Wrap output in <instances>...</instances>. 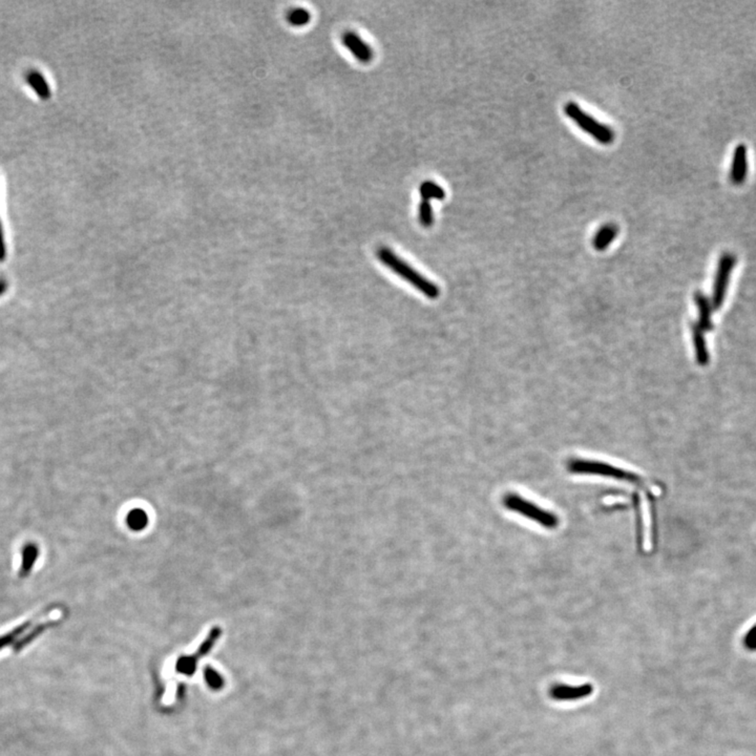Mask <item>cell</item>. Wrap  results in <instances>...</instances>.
<instances>
[{
	"label": "cell",
	"instance_id": "6da1fadb",
	"mask_svg": "<svg viewBox=\"0 0 756 756\" xmlns=\"http://www.w3.org/2000/svg\"><path fill=\"white\" fill-rule=\"evenodd\" d=\"M377 256L380 263L384 264L386 267L390 268L394 274L399 275L402 279L408 282L415 289L426 295L431 299H437L440 294L439 288L437 285L426 279L424 275L416 272L408 263L400 259L393 250L388 247L378 248Z\"/></svg>",
	"mask_w": 756,
	"mask_h": 756
},
{
	"label": "cell",
	"instance_id": "277c9868",
	"mask_svg": "<svg viewBox=\"0 0 756 756\" xmlns=\"http://www.w3.org/2000/svg\"><path fill=\"white\" fill-rule=\"evenodd\" d=\"M568 469L572 473L576 474L604 476V477L615 478V479L624 480V482L636 483V484L640 485L644 483L639 476L632 473V472H627L625 469H619V467H612V465L607 464H602V462H590V460L582 459L572 460L568 464Z\"/></svg>",
	"mask_w": 756,
	"mask_h": 756
},
{
	"label": "cell",
	"instance_id": "8fae6325",
	"mask_svg": "<svg viewBox=\"0 0 756 756\" xmlns=\"http://www.w3.org/2000/svg\"><path fill=\"white\" fill-rule=\"evenodd\" d=\"M26 81H28L29 86L32 87L33 91L37 94L38 97L41 98V99L48 100L52 95V91H51V87L49 86V82L46 81V78L40 71H35V69L29 71L26 74Z\"/></svg>",
	"mask_w": 756,
	"mask_h": 756
},
{
	"label": "cell",
	"instance_id": "d6986e66",
	"mask_svg": "<svg viewBox=\"0 0 756 756\" xmlns=\"http://www.w3.org/2000/svg\"><path fill=\"white\" fill-rule=\"evenodd\" d=\"M745 645H746V647L749 648V650H756V626L751 628V630H749L748 634H747V636L745 637Z\"/></svg>",
	"mask_w": 756,
	"mask_h": 756
},
{
	"label": "cell",
	"instance_id": "4fadbf2b",
	"mask_svg": "<svg viewBox=\"0 0 756 756\" xmlns=\"http://www.w3.org/2000/svg\"><path fill=\"white\" fill-rule=\"evenodd\" d=\"M419 196L422 200H444L446 198V192L437 183L433 181H424L419 186Z\"/></svg>",
	"mask_w": 756,
	"mask_h": 756
},
{
	"label": "cell",
	"instance_id": "ac0fdd59",
	"mask_svg": "<svg viewBox=\"0 0 756 756\" xmlns=\"http://www.w3.org/2000/svg\"><path fill=\"white\" fill-rule=\"evenodd\" d=\"M30 625L31 622H29V623L24 624V625H21L20 626V627H18L16 628V630H14V632H10V634L4 635V636L0 637V650H1L2 648L6 647V646L9 645V644L13 643V642L16 641L18 637L24 636V632H26V630L30 627Z\"/></svg>",
	"mask_w": 756,
	"mask_h": 756
},
{
	"label": "cell",
	"instance_id": "8992f818",
	"mask_svg": "<svg viewBox=\"0 0 756 756\" xmlns=\"http://www.w3.org/2000/svg\"><path fill=\"white\" fill-rule=\"evenodd\" d=\"M342 42L362 64H369L373 59V49L357 33L347 31L342 36Z\"/></svg>",
	"mask_w": 756,
	"mask_h": 756
},
{
	"label": "cell",
	"instance_id": "7c38bea8",
	"mask_svg": "<svg viewBox=\"0 0 756 756\" xmlns=\"http://www.w3.org/2000/svg\"><path fill=\"white\" fill-rule=\"evenodd\" d=\"M619 229L614 224H606V225L602 226L600 230L597 232L596 236L594 238V247L597 250H604L610 246L615 239L617 238Z\"/></svg>",
	"mask_w": 756,
	"mask_h": 756
},
{
	"label": "cell",
	"instance_id": "5bb4252c",
	"mask_svg": "<svg viewBox=\"0 0 756 756\" xmlns=\"http://www.w3.org/2000/svg\"><path fill=\"white\" fill-rule=\"evenodd\" d=\"M126 523L131 531L140 532L149 524V516L143 509H131L126 517Z\"/></svg>",
	"mask_w": 756,
	"mask_h": 756
},
{
	"label": "cell",
	"instance_id": "3957f363",
	"mask_svg": "<svg viewBox=\"0 0 756 756\" xmlns=\"http://www.w3.org/2000/svg\"><path fill=\"white\" fill-rule=\"evenodd\" d=\"M564 111L583 131L601 144L608 145L614 142L615 131L608 125L599 122L592 116L586 114L578 104L568 102L564 106Z\"/></svg>",
	"mask_w": 756,
	"mask_h": 756
},
{
	"label": "cell",
	"instance_id": "9a60e30c",
	"mask_svg": "<svg viewBox=\"0 0 756 756\" xmlns=\"http://www.w3.org/2000/svg\"><path fill=\"white\" fill-rule=\"evenodd\" d=\"M38 557V549L35 545L30 544L24 549L22 552V565L21 572L22 575L28 574L31 570H32L33 565L35 564L36 559Z\"/></svg>",
	"mask_w": 756,
	"mask_h": 756
},
{
	"label": "cell",
	"instance_id": "2e32d148",
	"mask_svg": "<svg viewBox=\"0 0 756 756\" xmlns=\"http://www.w3.org/2000/svg\"><path fill=\"white\" fill-rule=\"evenodd\" d=\"M418 219H419V223L422 224L424 227L429 228L433 225V207H432L430 201L422 200V202L419 203V207H418Z\"/></svg>",
	"mask_w": 756,
	"mask_h": 756
},
{
	"label": "cell",
	"instance_id": "e0dca14e",
	"mask_svg": "<svg viewBox=\"0 0 756 756\" xmlns=\"http://www.w3.org/2000/svg\"><path fill=\"white\" fill-rule=\"evenodd\" d=\"M288 21L293 26H304L309 24L311 20L310 13L305 9L297 8L289 11L287 15Z\"/></svg>",
	"mask_w": 756,
	"mask_h": 756
},
{
	"label": "cell",
	"instance_id": "52a82bcc",
	"mask_svg": "<svg viewBox=\"0 0 756 756\" xmlns=\"http://www.w3.org/2000/svg\"><path fill=\"white\" fill-rule=\"evenodd\" d=\"M748 149L746 145L739 144L733 153L732 163L730 167L731 182L735 185H742L748 176Z\"/></svg>",
	"mask_w": 756,
	"mask_h": 756
},
{
	"label": "cell",
	"instance_id": "30bf717a",
	"mask_svg": "<svg viewBox=\"0 0 756 756\" xmlns=\"http://www.w3.org/2000/svg\"><path fill=\"white\" fill-rule=\"evenodd\" d=\"M691 333H692L693 347H695V359L700 366H707L710 359L708 347H707L706 337L704 331L700 328L697 324L691 325Z\"/></svg>",
	"mask_w": 756,
	"mask_h": 756
},
{
	"label": "cell",
	"instance_id": "7a4b0ae2",
	"mask_svg": "<svg viewBox=\"0 0 756 756\" xmlns=\"http://www.w3.org/2000/svg\"><path fill=\"white\" fill-rule=\"evenodd\" d=\"M503 504L509 511L516 512L517 514H520L525 518L531 519L534 522L547 529H554L559 524L558 517L549 511H545L542 507L534 504L532 501L523 498L518 494H507L503 499Z\"/></svg>",
	"mask_w": 756,
	"mask_h": 756
},
{
	"label": "cell",
	"instance_id": "ffe728a7",
	"mask_svg": "<svg viewBox=\"0 0 756 756\" xmlns=\"http://www.w3.org/2000/svg\"><path fill=\"white\" fill-rule=\"evenodd\" d=\"M4 252L6 250H4V232H2V225L1 222H0V259L4 258V254H6Z\"/></svg>",
	"mask_w": 756,
	"mask_h": 756
},
{
	"label": "cell",
	"instance_id": "ba28073f",
	"mask_svg": "<svg viewBox=\"0 0 756 756\" xmlns=\"http://www.w3.org/2000/svg\"><path fill=\"white\" fill-rule=\"evenodd\" d=\"M550 697L556 701L570 702L585 699L592 693V686L585 684L581 686H570L559 684L550 689Z\"/></svg>",
	"mask_w": 756,
	"mask_h": 756
},
{
	"label": "cell",
	"instance_id": "5b68a950",
	"mask_svg": "<svg viewBox=\"0 0 756 756\" xmlns=\"http://www.w3.org/2000/svg\"><path fill=\"white\" fill-rule=\"evenodd\" d=\"M735 264H737V258L731 254H724L720 259L715 284H713L712 301H711L715 310L720 309L724 304L727 289H728L729 279H730V275L732 274Z\"/></svg>",
	"mask_w": 756,
	"mask_h": 756
},
{
	"label": "cell",
	"instance_id": "9c48e42d",
	"mask_svg": "<svg viewBox=\"0 0 756 756\" xmlns=\"http://www.w3.org/2000/svg\"><path fill=\"white\" fill-rule=\"evenodd\" d=\"M695 305H697V310H699V321H697V325L700 328L704 331H710L713 329L712 321H711V315H712V303L710 299L704 294L703 292H695Z\"/></svg>",
	"mask_w": 756,
	"mask_h": 756
}]
</instances>
